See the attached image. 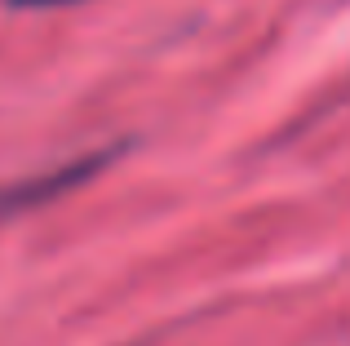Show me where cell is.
Instances as JSON below:
<instances>
[{
    "label": "cell",
    "mask_w": 350,
    "mask_h": 346,
    "mask_svg": "<svg viewBox=\"0 0 350 346\" xmlns=\"http://www.w3.org/2000/svg\"><path fill=\"white\" fill-rule=\"evenodd\" d=\"M18 9H49V5H71V0H9Z\"/></svg>",
    "instance_id": "1"
}]
</instances>
